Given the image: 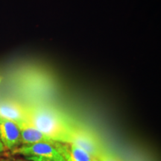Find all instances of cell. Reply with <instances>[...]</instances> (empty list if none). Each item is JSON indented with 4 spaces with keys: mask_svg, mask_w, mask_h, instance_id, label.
Here are the masks:
<instances>
[{
    "mask_svg": "<svg viewBox=\"0 0 161 161\" xmlns=\"http://www.w3.org/2000/svg\"><path fill=\"white\" fill-rule=\"evenodd\" d=\"M68 150V158L71 161H92L94 157L90 155L87 152L74 144H70Z\"/></svg>",
    "mask_w": 161,
    "mask_h": 161,
    "instance_id": "7",
    "label": "cell"
},
{
    "mask_svg": "<svg viewBox=\"0 0 161 161\" xmlns=\"http://www.w3.org/2000/svg\"><path fill=\"white\" fill-rule=\"evenodd\" d=\"M27 159L29 161H66V158L55 159V158H44V157H35L31 156L27 157Z\"/></svg>",
    "mask_w": 161,
    "mask_h": 161,
    "instance_id": "9",
    "label": "cell"
},
{
    "mask_svg": "<svg viewBox=\"0 0 161 161\" xmlns=\"http://www.w3.org/2000/svg\"><path fill=\"white\" fill-rule=\"evenodd\" d=\"M0 139L4 148L13 150L20 144V131L17 124L0 116Z\"/></svg>",
    "mask_w": 161,
    "mask_h": 161,
    "instance_id": "4",
    "label": "cell"
},
{
    "mask_svg": "<svg viewBox=\"0 0 161 161\" xmlns=\"http://www.w3.org/2000/svg\"><path fill=\"white\" fill-rule=\"evenodd\" d=\"M70 140V144L75 145L95 158L103 148L93 133L79 126H72Z\"/></svg>",
    "mask_w": 161,
    "mask_h": 161,
    "instance_id": "3",
    "label": "cell"
},
{
    "mask_svg": "<svg viewBox=\"0 0 161 161\" xmlns=\"http://www.w3.org/2000/svg\"><path fill=\"white\" fill-rule=\"evenodd\" d=\"M13 154H21L25 157H44V158L59 159L68 157V150L60 142L54 143L38 142L31 145H23L12 150Z\"/></svg>",
    "mask_w": 161,
    "mask_h": 161,
    "instance_id": "2",
    "label": "cell"
},
{
    "mask_svg": "<svg viewBox=\"0 0 161 161\" xmlns=\"http://www.w3.org/2000/svg\"><path fill=\"white\" fill-rule=\"evenodd\" d=\"M20 131V144L31 145L38 142L54 143L55 141L51 140L35 127L31 125L27 121L17 123Z\"/></svg>",
    "mask_w": 161,
    "mask_h": 161,
    "instance_id": "5",
    "label": "cell"
},
{
    "mask_svg": "<svg viewBox=\"0 0 161 161\" xmlns=\"http://www.w3.org/2000/svg\"><path fill=\"white\" fill-rule=\"evenodd\" d=\"M66 161H71V160H70V159L67 157V158H66Z\"/></svg>",
    "mask_w": 161,
    "mask_h": 161,
    "instance_id": "12",
    "label": "cell"
},
{
    "mask_svg": "<svg viewBox=\"0 0 161 161\" xmlns=\"http://www.w3.org/2000/svg\"><path fill=\"white\" fill-rule=\"evenodd\" d=\"M96 158L98 159V161H122L118 157L113 154L112 153L108 152V151L104 150V148H102L99 154H98V156L96 157Z\"/></svg>",
    "mask_w": 161,
    "mask_h": 161,
    "instance_id": "8",
    "label": "cell"
},
{
    "mask_svg": "<svg viewBox=\"0 0 161 161\" xmlns=\"http://www.w3.org/2000/svg\"><path fill=\"white\" fill-rule=\"evenodd\" d=\"M0 82H1V78H0Z\"/></svg>",
    "mask_w": 161,
    "mask_h": 161,
    "instance_id": "14",
    "label": "cell"
},
{
    "mask_svg": "<svg viewBox=\"0 0 161 161\" xmlns=\"http://www.w3.org/2000/svg\"><path fill=\"white\" fill-rule=\"evenodd\" d=\"M0 116L17 124L27 121L25 107L13 101H5L0 103Z\"/></svg>",
    "mask_w": 161,
    "mask_h": 161,
    "instance_id": "6",
    "label": "cell"
},
{
    "mask_svg": "<svg viewBox=\"0 0 161 161\" xmlns=\"http://www.w3.org/2000/svg\"><path fill=\"white\" fill-rule=\"evenodd\" d=\"M92 161H98V160L96 158H95V157H94L93 158H92Z\"/></svg>",
    "mask_w": 161,
    "mask_h": 161,
    "instance_id": "11",
    "label": "cell"
},
{
    "mask_svg": "<svg viewBox=\"0 0 161 161\" xmlns=\"http://www.w3.org/2000/svg\"><path fill=\"white\" fill-rule=\"evenodd\" d=\"M19 161H29V160H19Z\"/></svg>",
    "mask_w": 161,
    "mask_h": 161,
    "instance_id": "13",
    "label": "cell"
},
{
    "mask_svg": "<svg viewBox=\"0 0 161 161\" xmlns=\"http://www.w3.org/2000/svg\"><path fill=\"white\" fill-rule=\"evenodd\" d=\"M4 150H5V148H4V146H3V142H2L1 139H0V153L3 152Z\"/></svg>",
    "mask_w": 161,
    "mask_h": 161,
    "instance_id": "10",
    "label": "cell"
},
{
    "mask_svg": "<svg viewBox=\"0 0 161 161\" xmlns=\"http://www.w3.org/2000/svg\"><path fill=\"white\" fill-rule=\"evenodd\" d=\"M25 108L26 119L31 125L53 141L70 144L72 125L58 110L45 104H32Z\"/></svg>",
    "mask_w": 161,
    "mask_h": 161,
    "instance_id": "1",
    "label": "cell"
}]
</instances>
